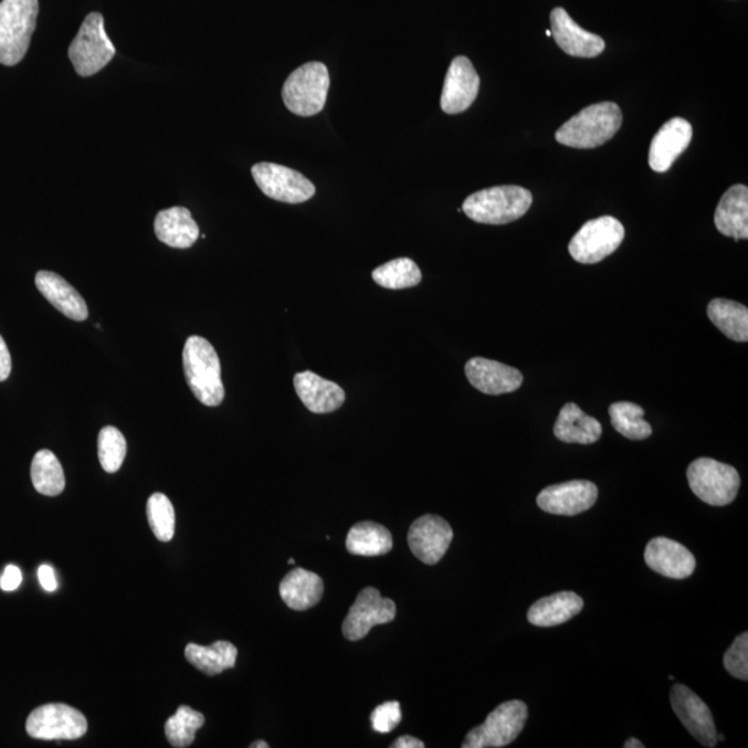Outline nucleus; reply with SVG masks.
<instances>
[{
  "label": "nucleus",
  "instance_id": "1",
  "mask_svg": "<svg viewBox=\"0 0 748 748\" xmlns=\"http://www.w3.org/2000/svg\"><path fill=\"white\" fill-rule=\"evenodd\" d=\"M185 378L193 396L206 407H220L225 398L222 383L220 357L209 340L190 336L183 352Z\"/></svg>",
  "mask_w": 748,
  "mask_h": 748
},
{
  "label": "nucleus",
  "instance_id": "2",
  "mask_svg": "<svg viewBox=\"0 0 748 748\" xmlns=\"http://www.w3.org/2000/svg\"><path fill=\"white\" fill-rule=\"evenodd\" d=\"M533 206V194L522 186H495L480 190L464 200L462 211L472 221L487 225H506L520 220Z\"/></svg>",
  "mask_w": 748,
  "mask_h": 748
},
{
  "label": "nucleus",
  "instance_id": "3",
  "mask_svg": "<svg viewBox=\"0 0 748 748\" xmlns=\"http://www.w3.org/2000/svg\"><path fill=\"white\" fill-rule=\"evenodd\" d=\"M622 124V114L615 103H598L583 108L556 133L559 144L575 149H594L613 139Z\"/></svg>",
  "mask_w": 748,
  "mask_h": 748
},
{
  "label": "nucleus",
  "instance_id": "4",
  "mask_svg": "<svg viewBox=\"0 0 748 748\" xmlns=\"http://www.w3.org/2000/svg\"><path fill=\"white\" fill-rule=\"evenodd\" d=\"M38 0H2L0 2V64H19L29 51L36 27Z\"/></svg>",
  "mask_w": 748,
  "mask_h": 748
},
{
  "label": "nucleus",
  "instance_id": "5",
  "mask_svg": "<svg viewBox=\"0 0 748 748\" xmlns=\"http://www.w3.org/2000/svg\"><path fill=\"white\" fill-rule=\"evenodd\" d=\"M330 75L324 63L313 62L293 71L283 85L282 97L286 107L299 117H313L324 110Z\"/></svg>",
  "mask_w": 748,
  "mask_h": 748
},
{
  "label": "nucleus",
  "instance_id": "6",
  "mask_svg": "<svg viewBox=\"0 0 748 748\" xmlns=\"http://www.w3.org/2000/svg\"><path fill=\"white\" fill-rule=\"evenodd\" d=\"M116 52V46L107 35L105 19L101 13H91L71 42L69 57L76 74L92 76L105 69Z\"/></svg>",
  "mask_w": 748,
  "mask_h": 748
},
{
  "label": "nucleus",
  "instance_id": "7",
  "mask_svg": "<svg viewBox=\"0 0 748 748\" xmlns=\"http://www.w3.org/2000/svg\"><path fill=\"white\" fill-rule=\"evenodd\" d=\"M693 494L712 506L730 505L740 488V476L729 464L709 457L696 459L686 472Z\"/></svg>",
  "mask_w": 748,
  "mask_h": 748
},
{
  "label": "nucleus",
  "instance_id": "8",
  "mask_svg": "<svg viewBox=\"0 0 748 748\" xmlns=\"http://www.w3.org/2000/svg\"><path fill=\"white\" fill-rule=\"evenodd\" d=\"M528 719L527 704L510 700L496 707L483 725L468 731L463 748H499L520 736Z\"/></svg>",
  "mask_w": 748,
  "mask_h": 748
},
{
  "label": "nucleus",
  "instance_id": "9",
  "mask_svg": "<svg viewBox=\"0 0 748 748\" xmlns=\"http://www.w3.org/2000/svg\"><path fill=\"white\" fill-rule=\"evenodd\" d=\"M625 229L614 217H600L588 221L571 239L569 251L580 264H599L619 250L624 242Z\"/></svg>",
  "mask_w": 748,
  "mask_h": 748
},
{
  "label": "nucleus",
  "instance_id": "10",
  "mask_svg": "<svg viewBox=\"0 0 748 748\" xmlns=\"http://www.w3.org/2000/svg\"><path fill=\"white\" fill-rule=\"evenodd\" d=\"M251 173L261 192L286 204H302L314 198L316 189L309 179L292 168L273 162L255 164Z\"/></svg>",
  "mask_w": 748,
  "mask_h": 748
},
{
  "label": "nucleus",
  "instance_id": "11",
  "mask_svg": "<svg viewBox=\"0 0 748 748\" xmlns=\"http://www.w3.org/2000/svg\"><path fill=\"white\" fill-rule=\"evenodd\" d=\"M25 729L38 740H78L86 734L87 720L78 709L54 703L35 708Z\"/></svg>",
  "mask_w": 748,
  "mask_h": 748
},
{
  "label": "nucleus",
  "instance_id": "12",
  "mask_svg": "<svg viewBox=\"0 0 748 748\" xmlns=\"http://www.w3.org/2000/svg\"><path fill=\"white\" fill-rule=\"evenodd\" d=\"M397 605L389 598L381 597L379 589L365 588L348 611L343 622V635L357 642L368 636L371 628L394 621Z\"/></svg>",
  "mask_w": 748,
  "mask_h": 748
},
{
  "label": "nucleus",
  "instance_id": "13",
  "mask_svg": "<svg viewBox=\"0 0 748 748\" xmlns=\"http://www.w3.org/2000/svg\"><path fill=\"white\" fill-rule=\"evenodd\" d=\"M671 704L676 717L689 734L704 747L717 746V728L706 703L689 687L676 684L671 689Z\"/></svg>",
  "mask_w": 748,
  "mask_h": 748
},
{
  "label": "nucleus",
  "instance_id": "14",
  "mask_svg": "<svg viewBox=\"0 0 748 748\" xmlns=\"http://www.w3.org/2000/svg\"><path fill=\"white\" fill-rule=\"evenodd\" d=\"M599 489L587 480L550 485L538 495L537 504L550 515L577 516L597 504Z\"/></svg>",
  "mask_w": 748,
  "mask_h": 748
},
{
  "label": "nucleus",
  "instance_id": "15",
  "mask_svg": "<svg viewBox=\"0 0 748 748\" xmlns=\"http://www.w3.org/2000/svg\"><path fill=\"white\" fill-rule=\"evenodd\" d=\"M453 539V529L444 518L425 515L414 520L408 533L412 554L424 565L439 563Z\"/></svg>",
  "mask_w": 748,
  "mask_h": 748
},
{
  "label": "nucleus",
  "instance_id": "16",
  "mask_svg": "<svg viewBox=\"0 0 748 748\" xmlns=\"http://www.w3.org/2000/svg\"><path fill=\"white\" fill-rule=\"evenodd\" d=\"M480 76L471 60L459 56L452 60L442 87L441 108L446 114H461L477 99Z\"/></svg>",
  "mask_w": 748,
  "mask_h": 748
},
{
  "label": "nucleus",
  "instance_id": "17",
  "mask_svg": "<svg viewBox=\"0 0 748 748\" xmlns=\"http://www.w3.org/2000/svg\"><path fill=\"white\" fill-rule=\"evenodd\" d=\"M644 561L654 572L671 580H685L696 570L692 551L676 540L664 537L650 540L644 550Z\"/></svg>",
  "mask_w": 748,
  "mask_h": 748
},
{
  "label": "nucleus",
  "instance_id": "18",
  "mask_svg": "<svg viewBox=\"0 0 748 748\" xmlns=\"http://www.w3.org/2000/svg\"><path fill=\"white\" fill-rule=\"evenodd\" d=\"M464 371L474 389L487 396L509 394L520 389L524 381L520 370L487 358H472Z\"/></svg>",
  "mask_w": 748,
  "mask_h": 748
},
{
  "label": "nucleus",
  "instance_id": "19",
  "mask_svg": "<svg viewBox=\"0 0 748 748\" xmlns=\"http://www.w3.org/2000/svg\"><path fill=\"white\" fill-rule=\"evenodd\" d=\"M550 24L551 36L561 51L570 56L593 59L604 52L602 38L581 29L565 9L557 8L550 13Z\"/></svg>",
  "mask_w": 748,
  "mask_h": 748
},
{
  "label": "nucleus",
  "instance_id": "20",
  "mask_svg": "<svg viewBox=\"0 0 748 748\" xmlns=\"http://www.w3.org/2000/svg\"><path fill=\"white\" fill-rule=\"evenodd\" d=\"M693 136L691 123L684 118L670 119L660 128L649 151L650 168L654 172H667L682 152L689 147Z\"/></svg>",
  "mask_w": 748,
  "mask_h": 748
},
{
  "label": "nucleus",
  "instance_id": "21",
  "mask_svg": "<svg viewBox=\"0 0 748 748\" xmlns=\"http://www.w3.org/2000/svg\"><path fill=\"white\" fill-rule=\"evenodd\" d=\"M294 389L305 408L313 413H331L346 402V392L340 386L320 378L314 371H302L294 376Z\"/></svg>",
  "mask_w": 748,
  "mask_h": 748
},
{
  "label": "nucleus",
  "instance_id": "22",
  "mask_svg": "<svg viewBox=\"0 0 748 748\" xmlns=\"http://www.w3.org/2000/svg\"><path fill=\"white\" fill-rule=\"evenodd\" d=\"M35 285L42 296L69 319L82 322L87 319L89 310L84 297L57 273L40 271L35 276Z\"/></svg>",
  "mask_w": 748,
  "mask_h": 748
},
{
  "label": "nucleus",
  "instance_id": "23",
  "mask_svg": "<svg viewBox=\"0 0 748 748\" xmlns=\"http://www.w3.org/2000/svg\"><path fill=\"white\" fill-rule=\"evenodd\" d=\"M155 232L161 243L182 250L192 247L200 236V229L193 220L192 212L185 207H172L158 212Z\"/></svg>",
  "mask_w": 748,
  "mask_h": 748
},
{
  "label": "nucleus",
  "instance_id": "24",
  "mask_svg": "<svg viewBox=\"0 0 748 748\" xmlns=\"http://www.w3.org/2000/svg\"><path fill=\"white\" fill-rule=\"evenodd\" d=\"M715 226L724 236L735 240L748 238V189L735 185L723 196L714 218Z\"/></svg>",
  "mask_w": 748,
  "mask_h": 748
},
{
  "label": "nucleus",
  "instance_id": "25",
  "mask_svg": "<svg viewBox=\"0 0 748 748\" xmlns=\"http://www.w3.org/2000/svg\"><path fill=\"white\" fill-rule=\"evenodd\" d=\"M554 433L566 444L591 445L600 440L603 430L598 419L588 417L576 403H566L556 420Z\"/></svg>",
  "mask_w": 748,
  "mask_h": 748
},
{
  "label": "nucleus",
  "instance_id": "26",
  "mask_svg": "<svg viewBox=\"0 0 748 748\" xmlns=\"http://www.w3.org/2000/svg\"><path fill=\"white\" fill-rule=\"evenodd\" d=\"M583 609V600L575 592H559L537 600L528 610L529 624L550 628L575 619Z\"/></svg>",
  "mask_w": 748,
  "mask_h": 748
},
{
  "label": "nucleus",
  "instance_id": "27",
  "mask_svg": "<svg viewBox=\"0 0 748 748\" xmlns=\"http://www.w3.org/2000/svg\"><path fill=\"white\" fill-rule=\"evenodd\" d=\"M324 589V581L318 575L304 569H294L283 578L278 592L288 608L304 611L320 602Z\"/></svg>",
  "mask_w": 748,
  "mask_h": 748
},
{
  "label": "nucleus",
  "instance_id": "28",
  "mask_svg": "<svg viewBox=\"0 0 748 748\" xmlns=\"http://www.w3.org/2000/svg\"><path fill=\"white\" fill-rule=\"evenodd\" d=\"M185 657L201 673L215 676L225 670L234 668L238 660V649L231 642L218 641L211 646L189 643L185 649Z\"/></svg>",
  "mask_w": 748,
  "mask_h": 748
},
{
  "label": "nucleus",
  "instance_id": "29",
  "mask_svg": "<svg viewBox=\"0 0 748 748\" xmlns=\"http://www.w3.org/2000/svg\"><path fill=\"white\" fill-rule=\"evenodd\" d=\"M347 550L355 556H383L394 545L392 535L384 526L373 522H360L349 529Z\"/></svg>",
  "mask_w": 748,
  "mask_h": 748
},
{
  "label": "nucleus",
  "instance_id": "30",
  "mask_svg": "<svg viewBox=\"0 0 748 748\" xmlns=\"http://www.w3.org/2000/svg\"><path fill=\"white\" fill-rule=\"evenodd\" d=\"M709 320L730 340L747 343L748 340V309L745 305L730 299L715 298L708 304Z\"/></svg>",
  "mask_w": 748,
  "mask_h": 748
},
{
  "label": "nucleus",
  "instance_id": "31",
  "mask_svg": "<svg viewBox=\"0 0 748 748\" xmlns=\"http://www.w3.org/2000/svg\"><path fill=\"white\" fill-rule=\"evenodd\" d=\"M31 480L38 493L45 496H57L65 488L62 463L52 451L42 450L35 453L31 464Z\"/></svg>",
  "mask_w": 748,
  "mask_h": 748
},
{
  "label": "nucleus",
  "instance_id": "32",
  "mask_svg": "<svg viewBox=\"0 0 748 748\" xmlns=\"http://www.w3.org/2000/svg\"><path fill=\"white\" fill-rule=\"evenodd\" d=\"M611 424L617 433L632 441H642L653 434L652 425L644 420L643 408L632 402H615L609 408Z\"/></svg>",
  "mask_w": 748,
  "mask_h": 748
},
{
  "label": "nucleus",
  "instance_id": "33",
  "mask_svg": "<svg viewBox=\"0 0 748 748\" xmlns=\"http://www.w3.org/2000/svg\"><path fill=\"white\" fill-rule=\"evenodd\" d=\"M371 277L381 287L402 291L418 286L422 282V271L411 259H397L376 267Z\"/></svg>",
  "mask_w": 748,
  "mask_h": 748
},
{
  "label": "nucleus",
  "instance_id": "34",
  "mask_svg": "<svg viewBox=\"0 0 748 748\" xmlns=\"http://www.w3.org/2000/svg\"><path fill=\"white\" fill-rule=\"evenodd\" d=\"M206 723L204 715L196 712L192 707L180 706L177 714L169 718L166 724V736L169 745L185 748L192 745L196 731Z\"/></svg>",
  "mask_w": 748,
  "mask_h": 748
},
{
  "label": "nucleus",
  "instance_id": "35",
  "mask_svg": "<svg viewBox=\"0 0 748 748\" xmlns=\"http://www.w3.org/2000/svg\"><path fill=\"white\" fill-rule=\"evenodd\" d=\"M97 455H99L103 471L110 474L117 473L127 456V441L122 431L113 425L103 428L97 439Z\"/></svg>",
  "mask_w": 748,
  "mask_h": 748
},
{
  "label": "nucleus",
  "instance_id": "36",
  "mask_svg": "<svg viewBox=\"0 0 748 748\" xmlns=\"http://www.w3.org/2000/svg\"><path fill=\"white\" fill-rule=\"evenodd\" d=\"M147 520L151 531L161 542H169L175 535V510L168 496L156 493L147 501Z\"/></svg>",
  "mask_w": 748,
  "mask_h": 748
},
{
  "label": "nucleus",
  "instance_id": "37",
  "mask_svg": "<svg viewBox=\"0 0 748 748\" xmlns=\"http://www.w3.org/2000/svg\"><path fill=\"white\" fill-rule=\"evenodd\" d=\"M724 665L726 671L737 679H748V633L735 639L728 652L724 656Z\"/></svg>",
  "mask_w": 748,
  "mask_h": 748
},
{
  "label": "nucleus",
  "instance_id": "38",
  "mask_svg": "<svg viewBox=\"0 0 748 748\" xmlns=\"http://www.w3.org/2000/svg\"><path fill=\"white\" fill-rule=\"evenodd\" d=\"M371 728L378 734H391L401 724L402 713L401 704L398 702H387L376 707L370 715Z\"/></svg>",
  "mask_w": 748,
  "mask_h": 748
},
{
  "label": "nucleus",
  "instance_id": "39",
  "mask_svg": "<svg viewBox=\"0 0 748 748\" xmlns=\"http://www.w3.org/2000/svg\"><path fill=\"white\" fill-rule=\"evenodd\" d=\"M23 582V575L18 566L10 565L4 569L2 577H0V588L7 592H13Z\"/></svg>",
  "mask_w": 748,
  "mask_h": 748
},
{
  "label": "nucleus",
  "instance_id": "40",
  "mask_svg": "<svg viewBox=\"0 0 748 748\" xmlns=\"http://www.w3.org/2000/svg\"><path fill=\"white\" fill-rule=\"evenodd\" d=\"M10 373H12V357H10L7 341L0 336V383L8 380Z\"/></svg>",
  "mask_w": 748,
  "mask_h": 748
},
{
  "label": "nucleus",
  "instance_id": "41",
  "mask_svg": "<svg viewBox=\"0 0 748 748\" xmlns=\"http://www.w3.org/2000/svg\"><path fill=\"white\" fill-rule=\"evenodd\" d=\"M38 578H40L41 586L45 591H56L59 583L52 566L42 565L38 570Z\"/></svg>",
  "mask_w": 748,
  "mask_h": 748
},
{
  "label": "nucleus",
  "instance_id": "42",
  "mask_svg": "<svg viewBox=\"0 0 748 748\" xmlns=\"http://www.w3.org/2000/svg\"><path fill=\"white\" fill-rule=\"evenodd\" d=\"M424 742L417 739L412 736H401L400 739L394 741V745H391V748H423Z\"/></svg>",
  "mask_w": 748,
  "mask_h": 748
},
{
  "label": "nucleus",
  "instance_id": "43",
  "mask_svg": "<svg viewBox=\"0 0 748 748\" xmlns=\"http://www.w3.org/2000/svg\"><path fill=\"white\" fill-rule=\"evenodd\" d=\"M624 747L625 748H644V745H643L642 741H639L638 739H633V737H632V739L626 740Z\"/></svg>",
  "mask_w": 748,
  "mask_h": 748
},
{
  "label": "nucleus",
  "instance_id": "44",
  "mask_svg": "<svg viewBox=\"0 0 748 748\" xmlns=\"http://www.w3.org/2000/svg\"><path fill=\"white\" fill-rule=\"evenodd\" d=\"M250 747L251 748H267V747H270V745H267V742L264 741V740H260V741L253 742V745H251Z\"/></svg>",
  "mask_w": 748,
  "mask_h": 748
},
{
  "label": "nucleus",
  "instance_id": "45",
  "mask_svg": "<svg viewBox=\"0 0 748 748\" xmlns=\"http://www.w3.org/2000/svg\"><path fill=\"white\" fill-rule=\"evenodd\" d=\"M546 36H551V31H550V30L546 31Z\"/></svg>",
  "mask_w": 748,
  "mask_h": 748
},
{
  "label": "nucleus",
  "instance_id": "46",
  "mask_svg": "<svg viewBox=\"0 0 748 748\" xmlns=\"http://www.w3.org/2000/svg\"><path fill=\"white\" fill-rule=\"evenodd\" d=\"M288 565H294V559H288Z\"/></svg>",
  "mask_w": 748,
  "mask_h": 748
}]
</instances>
